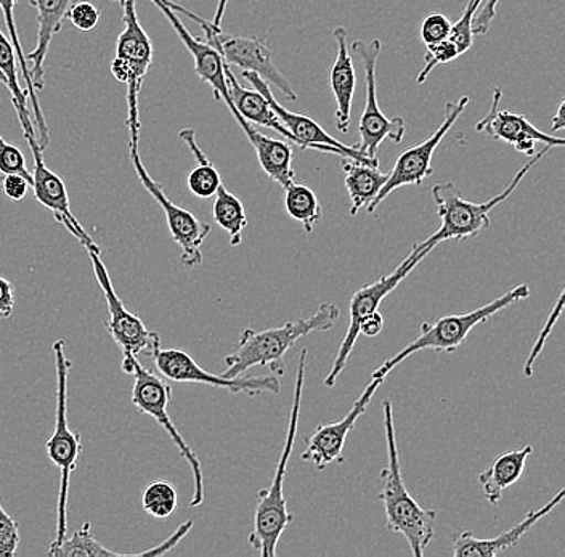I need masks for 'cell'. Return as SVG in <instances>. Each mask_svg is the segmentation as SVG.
<instances>
[{
  "mask_svg": "<svg viewBox=\"0 0 565 557\" xmlns=\"http://www.w3.org/2000/svg\"><path fill=\"white\" fill-rule=\"evenodd\" d=\"M137 0H124V28L116 42L111 74L127 87V127L130 142H139V95L145 77L153 63V44L141 26L136 9Z\"/></svg>",
  "mask_w": 565,
  "mask_h": 557,
  "instance_id": "7",
  "label": "cell"
},
{
  "mask_svg": "<svg viewBox=\"0 0 565 557\" xmlns=\"http://www.w3.org/2000/svg\"><path fill=\"white\" fill-rule=\"evenodd\" d=\"M530 296L529 285H518L504 292L500 298L493 299L489 304L477 307L475 310H469L465 313H450V315L440 317L436 322L423 323L422 333L415 338L405 349H402L394 357L381 363L373 373L371 379H386L388 373L401 365L404 360L409 355L416 354L422 351H436V352H457L466 341L469 334L475 330L477 324L487 322L492 317L500 313L501 310L508 307L518 304L524 301Z\"/></svg>",
  "mask_w": 565,
  "mask_h": 557,
  "instance_id": "5",
  "label": "cell"
},
{
  "mask_svg": "<svg viewBox=\"0 0 565 557\" xmlns=\"http://www.w3.org/2000/svg\"><path fill=\"white\" fill-rule=\"evenodd\" d=\"M0 172L2 175H23L33 185V174L28 169L23 151L17 144L6 142L0 136Z\"/></svg>",
  "mask_w": 565,
  "mask_h": 557,
  "instance_id": "37",
  "label": "cell"
},
{
  "mask_svg": "<svg viewBox=\"0 0 565 557\" xmlns=\"http://www.w3.org/2000/svg\"><path fill=\"white\" fill-rule=\"evenodd\" d=\"M247 140L256 150L260 168L268 178L277 182L281 189H288L291 183H295V169H292L295 150H292V143L285 139H271V137L257 132L256 129Z\"/></svg>",
  "mask_w": 565,
  "mask_h": 557,
  "instance_id": "26",
  "label": "cell"
},
{
  "mask_svg": "<svg viewBox=\"0 0 565 557\" xmlns=\"http://www.w3.org/2000/svg\"><path fill=\"white\" fill-rule=\"evenodd\" d=\"M341 319V310L334 302H323L309 319L291 320L282 326L256 331L246 328L239 334L235 352L225 357V378H238L250 368L264 366L274 375H285V357L300 338L330 331Z\"/></svg>",
  "mask_w": 565,
  "mask_h": 557,
  "instance_id": "1",
  "label": "cell"
},
{
  "mask_svg": "<svg viewBox=\"0 0 565 557\" xmlns=\"http://www.w3.org/2000/svg\"><path fill=\"white\" fill-rule=\"evenodd\" d=\"M90 257L92 267H94L95 278L98 287L102 288L105 296L106 307H108V322L106 330L109 336L116 342L122 352L121 368L126 375L132 376L134 362L140 357L153 358L159 347H161V338L154 331L148 330L139 317L124 307L121 298L113 287L111 278L106 270L104 260H102V249L97 243H90L86 248Z\"/></svg>",
  "mask_w": 565,
  "mask_h": 557,
  "instance_id": "8",
  "label": "cell"
},
{
  "mask_svg": "<svg viewBox=\"0 0 565 557\" xmlns=\"http://www.w3.org/2000/svg\"><path fill=\"white\" fill-rule=\"evenodd\" d=\"M113 2L119 3V6H124V0H113ZM151 2L157 6V3L162 2L166 3V6L169 7V9L174 10L175 13H180V15L189 17V19H192L194 23L200 24L201 28L204 26V24L207 23L206 20L201 19V17L194 15V13L190 12V10H186L185 7L177 6V3L172 2V0H151Z\"/></svg>",
  "mask_w": 565,
  "mask_h": 557,
  "instance_id": "46",
  "label": "cell"
},
{
  "mask_svg": "<svg viewBox=\"0 0 565 557\" xmlns=\"http://www.w3.org/2000/svg\"><path fill=\"white\" fill-rule=\"evenodd\" d=\"M15 309V287L12 281L0 277V319H10Z\"/></svg>",
  "mask_w": 565,
  "mask_h": 557,
  "instance_id": "44",
  "label": "cell"
},
{
  "mask_svg": "<svg viewBox=\"0 0 565 557\" xmlns=\"http://www.w3.org/2000/svg\"><path fill=\"white\" fill-rule=\"evenodd\" d=\"M0 72L6 77V87L12 92L13 107H15L18 119L28 118L31 109L28 108L26 90L21 89L20 81H18V58L12 42L6 38L0 31Z\"/></svg>",
  "mask_w": 565,
  "mask_h": 557,
  "instance_id": "33",
  "label": "cell"
},
{
  "mask_svg": "<svg viewBox=\"0 0 565 557\" xmlns=\"http://www.w3.org/2000/svg\"><path fill=\"white\" fill-rule=\"evenodd\" d=\"M180 139L186 143L194 158H196L198 165L192 169L189 178H186V185L194 196L201 200L212 199L217 193L218 186L222 185L221 172L215 169V165L207 160L206 153L201 150L200 144L196 142L193 129H182L179 132Z\"/></svg>",
  "mask_w": 565,
  "mask_h": 557,
  "instance_id": "29",
  "label": "cell"
},
{
  "mask_svg": "<svg viewBox=\"0 0 565 557\" xmlns=\"http://www.w3.org/2000/svg\"><path fill=\"white\" fill-rule=\"evenodd\" d=\"M130 161H132L134 169H136L137 178L140 179L143 189L153 196L154 201L164 211L166 221H168L169 232H171L172 239L179 245L180 248V264L185 269H194L203 264V245L207 236L211 234V225L206 222L200 221L190 211L177 206L168 199L162 186L159 185L157 180L151 178L150 172L145 168L141 162L139 142L129 143Z\"/></svg>",
  "mask_w": 565,
  "mask_h": 557,
  "instance_id": "12",
  "label": "cell"
},
{
  "mask_svg": "<svg viewBox=\"0 0 565 557\" xmlns=\"http://www.w3.org/2000/svg\"><path fill=\"white\" fill-rule=\"evenodd\" d=\"M451 26H454V23L447 17L441 15V13H429L423 19L422 31H419L422 41L426 45L447 41V39H450Z\"/></svg>",
  "mask_w": 565,
  "mask_h": 557,
  "instance_id": "40",
  "label": "cell"
},
{
  "mask_svg": "<svg viewBox=\"0 0 565 557\" xmlns=\"http://www.w3.org/2000/svg\"><path fill=\"white\" fill-rule=\"evenodd\" d=\"M565 489H559L556 495L540 506L539 510L532 511L519 524L510 531L503 532L494 538H477L471 531L461 532L454 542V556L455 557H493L503 553L504 549H510L512 546L518 545L525 535L529 534L530 528L547 516L554 507L563 502Z\"/></svg>",
  "mask_w": 565,
  "mask_h": 557,
  "instance_id": "21",
  "label": "cell"
},
{
  "mask_svg": "<svg viewBox=\"0 0 565 557\" xmlns=\"http://www.w3.org/2000/svg\"><path fill=\"white\" fill-rule=\"evenodd\" d=\"M20 525L0 503V557H13L20 546Z\"/></svg>",
  "mask_w": 565,
  "mask_h": 557,
  "instance_id": "39",
  "label": "cell"
},
{
  "mask_svg": "<svg viewBox=\"0 0 565 557\" xmlns=\"http://www.w3.org/2000/svg\"><path fill=\"white\" fill-rule=\"evenodd\" d=\"M18 0H0V10H2L3 19H6L7 31H9L10 42L17 52L18 65H20L21 74H23L24 84H26V94L31 100V115L34 116L35 136H38L39 147L42 150L51 144V133H49L47 122L42 115L41 104H39L38 92L34 89L33 79H31L30 68H28L26 56L21 49L20 38H18L15 24V6Z\"/></svg>",
  "mask_w": 565,
  "mask_h": 557,
  "instance_id": "28",
  "label": "cell"
},
{
  "mask_svg": "<svg viewBox=\"0 0 565 557\" xmlns=\"http://www.w3.org/2000/svg\"><path fill=\"white\" fill-rule=\"evenodd\" d=\"M285 206L289 217L298 221L306 234H312L318 221L323 216L316 193L303 183L295 182L285 189Z\"/></svg>",
  "mask_w": 565,
  "mask_h": 557,
  "instance_id": "31",
  "label": "cell"
},
{
  "mask_svg": "<svg viewBox=\"0 0 565 557\" xmlns=\"http://www.w3.org/2000/svg\"><path fill=\"white\" fill-rule=\"evenodd\" d=\"M335 41V56L330 73V86L335 101V127L339 132L348 133L351 129L352 101L355 95L356 76L353 68L352 56L349 54V33L344 26L333 31Z\"/></svg>",
  "mask_w": 565,
  "mask_h": 557,
  "instance_id": "23",
  "label": "cell"
},
{
  "mask_svg": "<svg viewBox=\"0 0 565 557\" xmlns=\"http://www.w3.org/2000/svg\"><path fill=\"white\" fill-rule=\"evenodd\" d=\"M550 150V144H545V148L540 153L533 154L527 164L522 165L515 172L510 185L503 192L487 201V203H472V201L466 200L457 183L451 182V180L434 185L433 190H430V195H433L434 203H436V214L440 218V227L436 234L418 243L415 246L416 251L427 256L440 243L448 242V239L471 238V236H477L480 232L490 227V213H492L498 204L510 199L515 189H518L519 183L522 182V179L529 174L530 169L542 158H545Z\"/></svg>",
  "mask_w": 565,
  "mask_h": 557,
  "instance_id": "4",
  "label": "cell"
},
{
  "mask_svg": "<svg viewBox=\"0 0 565 557\" xmlns=\"http://www.w3.org/2000/svg\"><path fill=\"white\" fill-rule=\"evenodd\" d=\"M501 97H503V90L500 87H494L492 107L477 122V132L487 133L494 140L510 143L519 153L527 154V157L535 154L536 143L550 144L551 148L564 147L563 137L542 132L524 115L500 109Z\"/></svg>",
  "mask_w": 565,
  "mask_h": 557,
  "instance_id": "20",
  "label": "cell"
},
{
  "mask_svg": "<svg viewBox=\"0 0 565 557\" xmlns=\"http://www.w3.org/2000/svg\"><path fill=\"white\" fill-rule=\"evenodd\" d=\"M500 0H486L480 7L479 13L472 20V33L475 36H483L489 33L490 24L497 15V6Z\"/></svg>",
  "mask_w": 565,
  "mask_h": 557,
  "instance_id": "43",
  "label": "cell"
},
{
  "mask_svg": "<svg viewBox=\"0 0 565 557\" xmlns=\"http://www.w3.org/2000/svg\"><path fill=\"white\" fill-rule=\"evenodd\" d=\"M141 506L154 519H168L179 506V493L169 482H153L143 490Z\"/></svg>",
  "mask_w": 565,
  "mask_h": 557,
  "instance_id": "34",
  "label": "cell"
},
{
  "mask_svg": "<svg viewBox=\"0 0 565 557\" xmlns=\"http://www.w3.org/2000/svg\"><path fill=\"white\" fill-rule=\"evenodd\" d=\"M66 20H70L73 23V26H76L77 30L83 31V33H90L95 28L98 26V21H100V10L90 2H76L71 7L68 17Z\"/></svg>",
  "mask_w": 565,
  "mask_h": 557,
  "instance_id": "41",
  "label": "cell"
},
{
  "mask_svg": "<svg viewBox=\"0 0 565 557\" xmlns=\"http://www.w3.org/2000/svg\"><path fill=\"white\" fill-rule=\"evenodd\" d=\"M0 189L6 193L7 199L10 201H23L26 199L28 192H30L31 183L28 182L23 175L9 174L3 175Z\"/></svg>",
  "mask_w": 565,
  "mask_h": 557,
  "instance_id": "42",
  "label": "cell"
},
{
  "mask_svg": "<svg viewBox=\"0 0 565 557\" xmlns=\"http://www.w3.org/2000/svg\"><path fill=\"white\" fill-rule=\"evenodd\" d=\"M427 51L424 55V65L422 72L418 74V84L426 83L429 74L437 65H445V63L454 62L459 56L457 44L451 39L441 41L439 44L426 45Z\"/></svg>",
  "mask_w": 565,
  "mask_h": 557,
  "instance_id": "36",
  "label": "cell"
},
{
  "mask_svg": "<svg viewBox=\"0 0 565 557\" xmlns=\"http://www.w3.org/2000/svg\"><path fill=\"white\" fill-rule=\"evenodd\" d=\"M383 383L384 379H371L362 396L353 401L351 410L344 418L330 422V425L318 426L316 431L306 437V451L302 453V460L316 464L320 471H323L330 464L342 463L349 433H351L355 422L359 421L360 416L365 414L374 394Z\"/></svg>",
  "mask_w": 565,
  "mask_h": 557,
  "instance_id": "19",
  "label": "cell"
},
{
  "mask_svg": "<svg viewBox=\"0 0 565 557\" xmlns=\"http://www.w3.org/2000/svg\"><path fill=\"white\" fill-rule=\"evenodd\" d=\"M243 77L254 87L259 90L260 94L265 95L270 107L277 113L280 118L281 125L299 140L302 144V150L312 148V150L321 151V153L338 154L341 158H351V160L365 162V164L376 165L380 168V160H370V158L363 157L355 147H349L335 140L333 136L327 132L316 119L309 118V116L299 115V113L289 111V109L282 108L277 100H275L274 94H271L270 86L257 76V74L250 72H243Z\"/></svg>",
  "mask_w": 565,
  "mask_h": 557,
  "instance_id": "17",
  "label": "cell"
},
{
  "mask_svg": "<svg viewBox=\"0 0 565 557\" xmlns=\"http://www.w3.org/2000/svg\"><path fill=\"white\" fill-rule=\"evenodd\" d=\"M565 100H561L556 115L553 116V132H559L565 127Z\"/></svg>",
  "mask_w": 565,
  "mask_h": 557,
  "instance_id": "47",
  "label": "cell"
},
{
  "mask_svg": "<svg viewBox=\"0 0 565 557\" xmlns=\"http://www.w3.org/2000/svg\"><path fill=\"white\" fill-rule=\"evenodd\" d=\"M157 7L164 13L171 26L174 28L177 36L183 42L186 51L192 54L196 76L200 77L203 83L210 84L212 92H214L215 100L224 101V104L227 105L233 118L236 119V122H238L243 132H245L247 139H249L250 133L254 132V127L250 126L249 122L243 121L238 113H236L235 107H233L232 98H230L228 94L227 77H225V62L224 58H222L221 52L212 47L211 44H207L206 41H201V39L192 36L189 30H186L185 24L179 19V13L169 9L166 3L159 2Z\"/></svg>",
  "mask_w": 565,
  "mask_h": 557,
  "instance_id": "18",
  "label": "cell"
},
{
  "mask_svg": "<svg viewBox=\"0 0 565 557\" xmlns=\"http://www.w3.org/2000/svg\"><path fill=\"white\" fill-rule=\"evenodd\" d=\"M3 175H0V183H2Z\"/></svg>",
  "mask_w": 565,
  "mask_h": 557,
  "instance_id": "49",
  "label": "cell"
},
{
  "mask_svg": "<svg viewBox=\"0 0 565 557\" xmlns=\"http://www.w3.org/2000/svg\"><path fill=\"white\" fill-rule=\"evenodd\" d=\"M49 556L53 557H104V556H118L126 557L132 556V553H116L113 549L105 548L97 538L92 534L90 524L86 522L83 527L74 532L73 537H66L60 545L51 546L49 548Z\"/></svg>",
  "mask_w": 565,
  "mask_h": 557,
  "instance_id": "32",
  "label": "cell"
},
{
  "mask_svg": "<svg viewBox=\"0 0 565 557\" xmlns=\"http://www.w3.org/2000/svg\"><path fill=\"white\" fill-rule=\"evenodd\" d=\"M24 130V139L30 144L31 153L34 158L33 190L35 200L51 211L55 221L66 228L77 242L86 248L87 245L94 243V239L84 231L70 206L68 189L60 175H56L52 169L47 168L44 162V150L39 147L38 136H35V127L33 121L21 125Z\"/></svg>",
  "mask_w": 565,
  "mask_h": 557,
  "instance_id": "16",
  "label": "cell"
},
{
  "mask_svg": "<svg viewBox=\"0 0 565 557\" xmlns=\"http://www.w3.org/2000/svg\"><path fill=\"white\" fill-rule=\"evenodd\" d=\"M225 77H227L228 94L230 98H232L233 107H235L243 121L275 130V132L282 136V139L292 143V147H298L299 150H302V144L281 125L280 118H278L274 108L270 107L265 95L260 94L259 90H250L243 87L238 79H236L235 74L230 69L227 63H225Z\"/></svg>",
  "mask_w": 565,
  "mask_h": 557,
  "instance_id": "24",
  "label": "cell"
},
{
  "mask_svg": "<svg viewBox=\"0 0 565 557\" xmlns=\"http://www.w3.org/2000/svg\"><path fill=\"white\" fill-rule=\"evenodd\" d=\"M0 83H2L3 86H6V77H3L2 72H0Z\"/></svg>",
  "mask_w": 565,
  "mask_h": 557,
  "instance_id": "48",
  "label": "cell"
},
{
  "mask_svg": "<svg viewBox=\"0 0 565 557\" xmlns=\"http://www.w3.org/2000/svg\"><path fill=\"white\" fill-rule=\"evenodd\" d=\"M132 376V404L136 405L137 410H140L141 414L151 416L169 433L172 442H174L180 454H182L183 460L192 469L194 484L192 506H201L204 502L203 468H201V461L198 460L196 453L189 446V442H185V439L180 436V432L177 431L174 422H172L171 416L168 414L169 404H171L172 398V387L169 386L168 381L159 378L153 372L145 368L140 360H136V363H134Z\"/></svg>",
  "mask_w": 565,
  "mask_h": 557,
  "instance_id": "10",
  "label": "cell"
},
{
  "mask_svg": "<svg viewBox=\"0 0 565 557\" xmlns=\"http://www.w3.org/2000/svg\"><path fill=\"white\" fill-rule=\"evenodd\" d=\"M342 171H344L345 189L352 201L351 216H356L360 210L369 207L380 195L388 174L381 172L376 165L365 164L351 158H342Z\"/></svg>",
  "mask_w": 565,
  "mask_h": 557,
  "instance_id": "27",
  "label": "cell"
},
{
  "mask_svg": "<svg viewBox=\"0 0 565 557\" xmlns=\"http://www.w3.org/2000/svg\"><path fill=\"white\" fill-rule=\"evenodd\" d=\"M307 358H309V352L302 349L298 358V373H296L295 394H292L286 442L282 446L274 481H271L267 489L259 492L256 514H254L253 531H250L249 538H247L250 548L263 557L277 556L278 542H280L281 535L285 534L288 525L295 519L292 514L289 513L288 506H286L282 484H285L289 458H291L296 433H298L300 404H302L303 383H306Z\"/></svg>",
  "mask_w": 565,
  "mask_h": 557,
  "instance_id": "3",
  "label": "cell"
},
{
  "mask_svg": "<svg viewBox=\"0 0 565 557\" xmlns=\"http://www.w3.org/2000/svg\"><path fill=\"white\" fill-rule=\"evenodd\" d=\"M154 366L159 375L164 379L175 381V383L204 384V386L218 387V389L228 390L232 394H245V396L257 397L263 394H280V376L260 375V376H238V378H225L222 375L206 372L198 365L196 360L182 349H162L159 347L153 355Z\"/></svg>",
  "mask_w": 565,
  "mask_h": 557,
  "instance_id": "13",
  "label": "cell"
},
{
  "mask_svg": "<svg viewBox=\"0 0 565 557\" xmlns=\"http://www.w3.org/2000/svg\"><path fill=\"white\" fill-rule=\"evenodd\" d=\"M225 6L227 0H218L217 15L214 21H207L206 26H203L204 41L221 52L222 58L228 66H238L243 72L257 74L265 83L274 84L288 100H298V94L275 65L274 54L263 39L230 36L222 31L221 23Z\"/></svg>",
  "mask_w": 565,
  "mask_h": 557,
  "instance_id": "9",
  "label": "cell"
},
{
  "mask_svg": "<svg viewBox=\"0 0 565 557\" xmlns=\"http://www.w3.org/2000/svg\"><path fill=\"white\" fill-rule=\"evenodd\" d=\"M384 330V317L381 315L380 310L370 313L369 317L360 323V334L366 338H376Z\"/></svg>",
  "mask_w": 565,
  "mask_h": 557,
  "instance_id": "45",
  "label": "cell"
},
{
  "mask_svg": "<svg viewBox=\"0 0 565 557\" xmlns=\"http://www.w3.org/2000/svg\"><path fill=\"white\" fill-rule=\"evenodd\" d=\"M469 97H461L458 101H448L445 105V118L437 127L436 132L422 143L408 148L398 154L394 168L388 171L387 182L381 189L380 195L366 207V213H376L377 206L395 190L406 185H422L424 180L434 174L433 158L444 137L450 132L451 127L458 121L459 116L468 107Z\"/></svg>",
  "mask_w": 565,
  "mask_h": 557,
  "instance_id": "14",
  "label": "cell"
},
{
  "mask_svg": "<svg viewBox=\"0 0 565 557\" xmlns=\"http://www.w3.org/2000/svg\"><path fill=\"white\" fill-rule=\"evenodd\" d=\"M424 257H426L424 254H419L413 248L412 253L402 260L401 266L392 271V274L383 275L380 280L355 291V294H353L351 299V323H349L348 331H345L344 340H342L341 345H339L333 366H331L330 373H328L327 378H324V386L334 387L339 375L344 372L353 347H355V342L359 340L360 323H362V320L369 317L370 313L380 310L381 302L418 267V264L422 263Z\"/></svg>",
  "mask_w": 565,
  "mask_h": 557,
  "instance_id": "15",
  "label": "cell"
},
{
  "mask_svg": "<svg viewBox=\"0 0 565 557\" xmlns=\"http://www.w3.org/2000/svg\"><path fill=\"white\" fill-rule=\"evenodd\" d=\"M532 451L533 449L530 446L504 451V453L494 458L492 464H489L477 475V481L482 486L487 502L497 506L503 499L504 490L518 484L519 479L524 474L525 464H527Z\"/></svg>",
  "mask_w": 565,
  "mask_h": 557,
  "instance_id": "25",
  "label": "cell"
},
{
  "mask_svg": "<svg viewBox=\"0 0 565 557\" xmlns=\"http://www.w3.org/2000/svg\"><path fill=\"white\" fill-rule=\"evenodd\" d=\"M564 307V289L561 291L559 298H557L556 306L551 310L550 317H547L545 326H543L542 333L536 338L535 344H533L532 352H530L529 358L525 360L524 365V376L525 378H532L533 375V366H535V360L539 358V355L542 354L543 347H545L547 336L551 334V330H553L554 324H556L557 319L561 317V312H563Z\"/></svg>",
  "mask_w": 565,
  "mask_h": 557,
  "instance_id": "38",
  "label": "cell"
},
{
  "mask_svg": "<svg viewBox=\"0 0 565 557\" xmlns=\"http://www.w3.org/2000/svg\"><path fill=\"white\" fill-rule=\"evenodd\" d=\"M384 431H386L387 467L381 471L384 489L380 493L388 531L404 535L413 556L422 557L429 543L436 537L437 511L423 507L408 492L402 475L398 457L397 433H395L392 401L383 404Z\"/></svg>",
  "mask_w": 565,
  "mask_h": 557,
  "instance_id": "2",
  "label": "cell"
},
{
  "mask_svg": "<svg viewBox=\"0 0 565 557\" xmlns=\"http://www.w3.org/2000/svg\"><path fill=\"white\" fill-rule=\"evenodd\" d=\"M38 12V41L33 52L26 56L28 68L33 79L35 92L44 89V63L47 60L52 39L62 31L63 23L76 0H30Z\"/></svg>",
  "mask_w": 565,
  "mask_h": 557,
  "instance_id": "22",
  "label": "cell"
},
{
  "mask_svg": "<svg viewBox=\"0 0 565 557\" xmlns=\"http://www.w3.org/2000/svg\"><path fill=\"white\" fill-rule=\"evenodd\" d=\"M381 49H383V44L380 39H373L371 42L355 41L352 44L353 54L362 60L366 86L365 111H363L359 125L360 142L353 147L370 160H380L377 151L384 140L402 143L406 130L404 118L401 116L387 118L381 113L380 104H377L376 66Z\"/></svg>",
  "mask_w": 565,
  "mask_h": 557,
  "instance_id": "11",
  "label": "cell"
},
{
  "mask_svg": "<svg viewBox=\"0 0 565 557\" xmlns=\"http://www.w3.org/2000/svg\"><path fill=\"white\" fill-rule=\"evenodd\" d=\"M483 0H469L462 12L461 19L451 26L450 39L457 44L459 55L466 54L475 44V33H472V20H475L477 10L482 6Z\"/></svg>",
  "mask_w": 565,
  "mask_h": 557,
  "instance_id": "35",
  "label": "cell"
},
{
  "mask_svg": "<svg viewBox=\"0 0 565 557\" xmlns=\"http://www.w3.org/2000/svg\"><path fill=\"white\" fill-rule=\"evenodd\" d=\"M214 206H212V216L215 224L227 232L230 245L239 246L243 242V232L247 227V216L245 206L238 196L230 193L224 185L218 186L215 193Z\"/></svg>",
  "mask_w": 565,
  "mask_h": 557,
  "instance_id": "30",
  "label": "cell"
},
{
  "mask_svg": "<svg viewBox=\"0 0 565 557\" xmlns=\"http://www.w3.org/2000/svg\"><path fill=\"white\" fill-rule=\"evenodd\" d=\"M56 369V411L55 428L51 439L45 442L49 460L60 469V493L56 504V537L51 546L60 545L68 537V495L70 479L83 453L79 433L73 432L68 425V376L71 362L65 355V341L53 342Z\"/></svg>",
  "mask_w": 565,
  "mask_h": 557,
  "instance_id": "6",
  "label": "cell"
}]
</instances>
